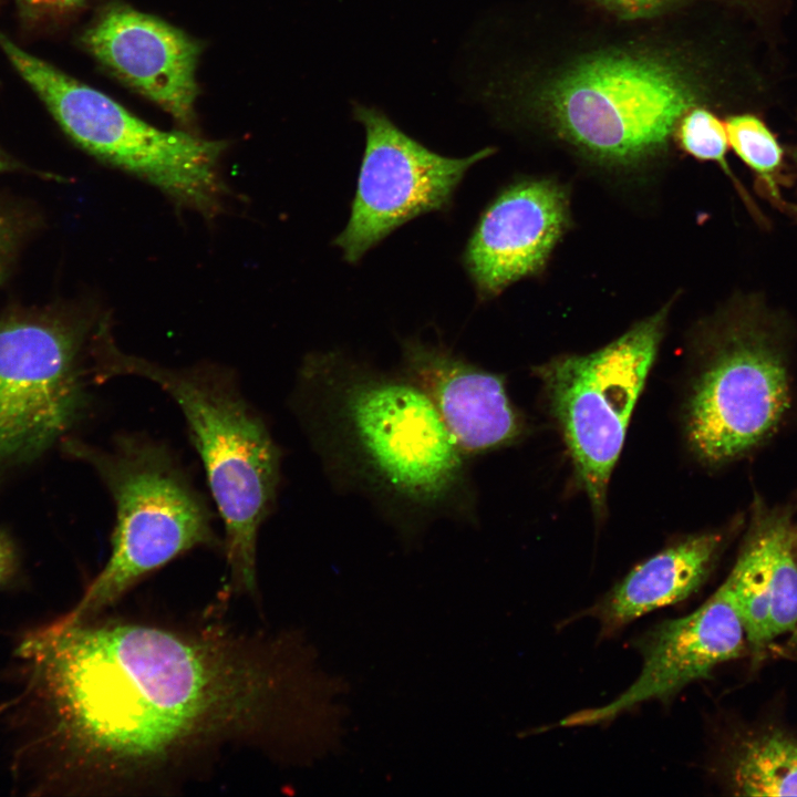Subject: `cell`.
Instances as JSON below:
<instances>
[{
  "label": "cell",
  "instance_id": "cell-4",
  "mask_svg": "<svg viewBox=\"0 0 797 797\" xmlns=\"http://www.w3.org/2000/svg\"><path fill=\"white\" fill-rule=\"evenodd\" d=\"M81 454L112 496L115 526L107 562L62 618L65 623L96 615L143 578L193 549L222 547L206 498L166 444L122 433L108 448L86 447Z\"/></svg>",
  "mask_w": 797,
  "mask_h": 797
},
{
  "label": "cell",
  "instance_id": "cell-15",
  "mask_svg": "<svg viewBox=\"0 0 797 797\" xmlns=\"http://www.w3.org/2000/svg\"><path fill=\"white\" fill-rule=\"evenodd\" d=\"M794 527L788 508L756 500L741 551L725 579L747 648L756 656L797 627Z\"/></svg>",
  "mask_w": 797,
  "mask_h": 797
},
{
  "label": "cell",
  "instance_id": "cell-14",
  "mask_svg": "<svg viewBox=\"0 0 797 797\" xmlns=\"http://www.w3.org/2000/svg\"><path fill=\"white\" fill-rule=\"evenodd\" d=\"M83 42L100 62L176 120L193 118L199 48L184 32L116 7L84 33Z\"/></svg>",
  "mask_w": 797,
  "mask_h": 797
},
{
  "label": "cell",
  "instance_id": "cell-24",
  "mask_svg": "<svg viewBox=\"0 0 797 797\" xmlns=\"http://www.w3.org/2000/svg\"><path fill=\"white\" fill-rule=\"evenodd\" d=\"M19 169V165L0 151V173Z\"/></svg>",
  "mask_w": 797,
  "mask_h": 797
},
{
  "label": "cell",
  "instance_id": "cell-13",
  "mask_svg": "<svg viewBox=\"0 0 797 797\" xmlns=\"http://www.w3.org/2000/svg\"><path fill=\"white\" fill-rule=\"evenodd\" d=\"M400 372L429 398L468 458L515 442L524 424L503 375L470 363L444 344L406 339Z\"/></svg>",
  "mask_w": 797,
  "mask_h": 797
},
{
  "label": "cell",
  "instance_id": "cell-6",
  "mask_svg": "<svg viewBox=\"0 0 797 797\" xmlns=\"http://www.w3.org/2000/svg\"><path fill=\"white\" fill-rule=\"evenodd\" d=\"M789 329L763 301L743 300L714 335L686 406L693 452L708 464L769 439L791 403Z\"/></svg>",
  "mask_w": 797,
  "mask_h": 797
},
{
  "label": "cell",
  "instance_id": "cell-22",
  "mask_svg": "<svg viewBox=\"0 0 797 797\" xmlns=\"http://www.w3.org/2000/svg\"><path fill=\"white\" fill-rule=\"evenodd\" d=\"M27 10L35 14L64 12L79 7L82 0H18Z\"/></svg>",
  "mask_w": 797,
  "mask_h": 797
},
{
  "label": "cell",
  "instance_id": "cell-16",
  "mask_svg": "<svg viewBox=\"0 0 797 797\" xmlns=\"http://www.w3.org/2000/svg\"><path fill=\"white\" fill-rule=\"evenodd\" d=\"M718 532L690 536L633 568L587 610L609 635L634 620L687 599L706 580L723 545Z\"/></svg>",
  "mask_w": 797,
  "mask_h": 797
},
{
  "label": "cell",
  "instance_id": "cell-21",
  "mask_svg": "<svg viewBox=\"0 0 797 797\" xmlns=\"http://www.w3.org/2000/svg\"><path fill=\"white\" fill-rule=\"evenodd\" d=\"M22 222L18 215L0 209V280L22 237Z\"/></svg>",
  "mask_w": 797,
  "mask_h": 797
},
{
  "label": "cell",
  "instance_id": "cell-5",
  "mask_svg": "<svg viewBox=\"0 0 797 797\" xmlns=\"http://www.w3.org/2000/svg\"><path fill=\"white\" fill-rule=\"evenodd\" d=\"M0 48L80 147L157 187L178 206L206 219L221 213L228 193L219 168L225 142L159 130L23 50L1 31Z\"/></svg>",
  "mask_w": 797,
  "mask_h": 797
},
{
  "label": "cell",
  "instance_id": "cell-8",
  "mask_svg": "<svg viewBox=\"0 0 797 797\" xmlns=\"http://www.w3.org/2000/svg\"><path fill=\"white\" fill-rule=\"evenodd\" d=\"M667 311L660 309L594 352L561 355L535 370L597 515L604 511L609 479L655 360Z\"/></svg>",
  "mask_w": 797,
  "mask_h": 797
},
{
  "label": "cell",
  "instance_id": "cell-17",
  "mask_svg": "<svg viewBox=\"0 0 797 797\" xmlns=\"http://www.w3.org/2000/svg\"><path fill=\"white\" fill-rule=\"evenodd\" d=\"M729 787L742 796H797V738L766 729L743 738L726 765Z\"/></svg>",
  "mask_w": 797,
  "mask_h": 797
},
{
  "label": "cell",
  "instance_id": "cell-10",
  "mask_svg": "<svg viewBox=\"0 0 797 797\" xmlns=\"http://www.w3.org/2000/svg\"><path fill=\"white\" fill-rule=\"evenodd\" d=\"M87 328L83 320L60 318L0 323V458L45 449L79 418Z\"/></svg>",
  "mask_w": 797,
  "mask_h": 797
},
{
  "label": "cell",
  "instance_id": "cell-12",
  "mask_svg": "<svg viewBox=\"0 0 797 797\" xmlns=\"http://www.w3.org/2000/svg\"><path fill=\"white\" fill-rule=\"evenodd\" d=\"M568 200L551 180L505 188L482 213L463 253L477 293L493 298L546 263L568 224Z\"/></svg>",
  "mask_w": 797,
  "mask_h": 797
},
{
  "label": "cell",
  "instance_id": "cell-19",
  "mask_svg": "<svg viewBox=\"0 0 797 797\" xmlns=\"http://www.w3.org/2000/svg\"><path fill=\"white\" fill-rule=\"evenodd\" d=\"M684 151L697 159L711 161L720 167L735 183L726 153L729 146L725 124L712 112L705 108H693L683 117L679 133Z\"/></svg>",
  "mask_w": 797,
  "mask_h": 797
},
{
  "label": "cell",
  "instance_id": "cell-25",
  "mask_svg": "<svg viewBox=\"0 0 797 797\" xmlns=\"http://www.w3.org/2000/svg\"><path fill=\"white\" fill-rule=\"evenodd\" d=\"M794 544H795V550L797 553V526L794 527ZM788 646L790 649H797V627L796 629L788 635Z\"/></svg>",
  "mask_w": 797,
  "mask_h": 797
},
{
  "label": "cell",
  "instance_id": "cell-11",
  "mask_svg": "<svg viewBox=\"0 0 797 797\" xmlns=\"http://www.w3.org/2000/svg\"><path fill=\"white\" fill-rule=\"evenodd\" d=\"M747 649L745 629L728 586L721 587L693 612L665 620L639 641V676L613 701L578 711L559 724L566 727L607 723L634 706L666 701L692 682L737 659Z\"/></svg>",
  "mask_w": 797,
  "mask_h": 797
},
{
  "label": "cell",
  "instance_id": "cell-18",
  "mask_svg": "<svg viewBox=\"0 0 797 797\" xmlns=\"http://www.w3.org/2000/svg\"><path fill=\"white\" fill-rule=\"evenodd\" d=\"M729 146L759 179L775 201L780 200L778 179L784 166V149L776 135L756 114H734L725 121Z\"/></svg>",
  "mask_w": 797,
  "mask_h": 797
},
{
  "label": "cell",
  "instance_id": "cell-3",
  "mask_svg": "<svg viewBox=\"0 0 797 797\" xmlns=\"http://www.w3.org/2000/svg\"><path fill=\"white\" fill-rule=\"evenodd\" d=\"M110 332L104 329L94 345L97 379L143 377L178 405L224 522L231 583L253 592L258 535L273 509L281 476L282 454L267 424L228 368L165 366L123 352Z\"/></svg>",
  "mask_w": 797,
  "mask_h": 797
},
{
  "label": "cell",
  "instance_id": "cell-20",
  "mask_svg": "<svg viewBox=\"0 0 797 797\" xmlns=\"http://www.w3.org/2000/svg\"><path fill=\"white\" fill-rule=\"evenodd\" d=\"M612 9L629 15L646 14L676 0H601ZM739 6L753 20L768 24L778 17L785 0H727Z\"/></svg>",
  "mask_w": 797,
  "mask_h": 797
},
{
  "label": "cell",
  "instance_id": "cell-9",
  "mask_svg": "<svg viewBox=\"0 0 797 797\" xmlns=\"http://www.w3.org/2000/svg\"><path fill=\"white\" fill-rule=\"evenodd\" d=\"M352 113L364 128L365 148L349 221L333 244L345 261L356 263L407 221L446 210L467 170L494 148L447 157L405 134L376 107L354 102Z\"/></svg>",
  "mask_w": 797,
  "mask_h": 797
},
{
  "label": "cell",
  "instance_id": "cell-1",
  "mask_svg": "<svg viewBox=\"0 0 797 797\" xmlns=\"http://www.w3.org/2000/svg\"><path fill=\"white\" fill-rule=\"evenodd\" d=\"M23 649L42 665L71 751L115 782L256 734L292 762L338 712V677L301 632L253 648L214 632L87 619L58 621Z\"/></svg>",
  "mask_w": 797,
  "mask_h": 797
},
{
  "label": "cell",
  "instance_id": "cell-23",
  "mask_svg": "<svg viewBox=\"0 0 797 797\" xmlns=\"http://www.w3.org/2000/svg\"><path fill=\"white\" fill-rule=\"evenodd\" d=\"M12 565L13 556L9 544L0 537V582L9 576Z\"/></svg>",
  "mask_w": 797,
  "mask_h": 797
},
{
  "label": "cell",
  "instance_id": "cell-2",
  "mask_svg": "<svg viewBox=\"0 0 797 797\" xmlns=\"http://www.w3.org/2000/svg\"><path fill=\"white\" fill-rule=\"evenodd\" d=\"M290 406L330 479L368 498L406 546L437 519L474 517L468 457L402 372L310 353Z\"/></svg>",
  "mask_w": 797,
  "mask_h": 797
},
{
  "label": "cell",
  "instance_id": "cell-27",
  "mask_svg": "<svg viewBox=\"0 0 797 797\" xmlns=\"http://www.w3.org/2000/svg\"><path fill=\"white\" fill-rule=\"evenodd\" d=\"M794 210L797 213V208H796V207H794Z\"/></svg>",
  "mask_w": 797,
  "mask_h": 797
},
{
  "label": "cell",
  "instance_id": "cell-26",
  "mask_svg": "<svg viewBox=\"0 0 797 797\" xmlns=\"http://www.w3.org/2000/svg\"><path fill=\"white\" fill-rule=\"evenodd\" d=\"M793 158H794V162H795V165H796V168H797V146H796L795 149L793 151Z\"/></svg>",
  "mask_w": 797,
  "mask_h": 797
},
{
  "label": "cell",
  "instance_id": "cell-7",
  "mask_svg": "<svg viewBox=\"0 0 797 797\" xmlns=\"http://www.w3.org/2000/svg\"><path fill=\"white\" fill-rule=\"evenodd\" d=\"M696 99L693 84L674 65L608 53L561 75L547 101L566 139L594 158L629 164L660 149Z\"/></svg>",
  "mask_w": 797,
  "mask_h": 797
}]
</instances>
